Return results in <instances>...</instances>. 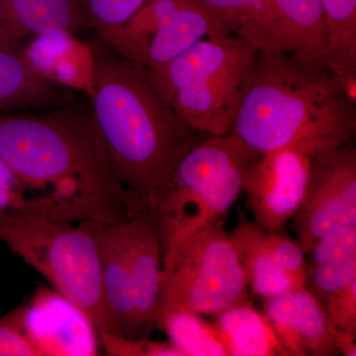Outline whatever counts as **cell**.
<instances>
[{
    "instance_id": "obj_6",
    "label": "cell",
    "mask_w": 356,
    "mask_h": 356,
    "mask_svg": "<svg viewBox=\"0 0 356 356\" xmlns=\"http://www.w3.org/2000/svg\"><path fill=\"white\" fill-rule=\"evenodd\" d=\"M259 156L233 133L208 135L184 156L151 215L161 236L163 261L187 238L222 221Z\"/></svg>"
},
{
    "instance_id": "obj_22",
    "label": "cell",
    "mask_w": 356,
    "mask_h": 356,
    "mask_svg": "<svg viewBox=\"0 0 356 356\" xmlns=\"http://www.w3.org/2000/svg\"><path fill=\"white\" fill-rule=\"evenodd\" d=\"M158 327L165 332L170 343L184 356H228L214 325L208 324L197 314L166 312L159 317Z\"/></svg>"
},
{
    "instance_id": "obj_8",
    "label": "cell",
    "mask_w": 356,
    "mask_h": 356,
    "mask_svg": "<svg viewBox=\"0 0 356 356\" xmlns=\"http://www.w3.org/2000/svg\"><path fill=\"white\" fill-rule=\"evenodd\" d=\"M232 33L199 0H147L103 44L140 69L153 72L207 37Z\"/></svg>"
},
{
    "instance_id": "obj_15",
    "label": "cell",
    "mask_w": 356,
    "mask_h": 356,
    "mask_svg": "<svg viewBox=\"0 0 356 356\" xmlns=\"http://www.w3.org/2000/svg\"><path fill=\"white\" fill-rule=\"evenodd\" d=\"M86 24L83 0H0V42L24 47L28 40L63 34L76 38Z\"/></svg>"
},
{
    "instance_id": "obj_24",
    "label": "cell",
    "mask_w": 356,
    "mask_h": 356,
    "mask_svg": "<svg viewBox=\"0 0 356 356\" xmlns=\"http://www.w3.org/2000/svg\"><path fill=\"white\" fill-rule=\"evenodd\" d=\"M147 0H83L86 24L103 39L138 13Z\"/></svg>"
},
{
    "instance_id": "obj_16",
    "label": "cell",
    "mask_w": 356,
    "mask_h": 356,
    "mask_svg": "<svg viewBox=\"0 0 356 356\" xmlns=\"http://www.w3.org/2000/svg\"><path fill=\"white\" fill-rule=\"evenodd\" d=\"M77 102L74 90L37 72L23 47L0 42V112H39Z\"/></svg>"
},
{
    "instance_id": "obj_9",
    "label": "cell",
    "mask_w": 356,
    "mask_h": 356,
    "mask_svg": "<svg viewBox=\"0 0 356 356\" xmlns=\"http://www.w3.org/2000/svg\"><path fill=\"white\" fill-rule=\"evenodd\" d=\"M309 156L305 196L292 219L305 254L325 232L356 226V149L353 143Z\"/></svg>"
},
{
    "instance_id": "obj_12",
    "label": "cell",
    "mask_w": 356,
    "mask_h": 356,
    "mask_svg": "<svg viewBox=\"0 0 356 356\" xmlns=\"http://www.w3.org/2000/svg\"><path fill=\"white\" fill-rule=\"evenodd\" d=\"M23 330L40 356L99 355V337L81 309L48 288H39L19 307Z\"/></svg>"
},
{
    "instance_id": "obj_18",
    "label": "cell",
    "mask_w": 356,
    "mask_h": 356,
    "mask_svg": "<svg viewBox=\"0 0 356 356\" xmlns=\"http://www.w3.org/2000/svg\"><path fill=\"white\" fill-rule=\"evenodd\" d=\"M281 51L329 67V31L321 0H269Z\"/></svg>"
},
{
    "instance_id": "obj_13",
    "label": "cell",
    "mask_w": 356,
    "mask_h": 356,
    "mask_svg": "<svg viewBox=\"0 0 356 356\" xmlns=\"http://www.w3.org/2000/svg\"><path fill=\"white\" fill-rule=\"evenodd\" d=\"M264 314L288 356L339 355L325 306L307 288L264 299Z\"/></svg>"
},
{
    "instance_id": "obj_5",
    "label": "cell",
    "mask_w": 356,
    "mask_h": 356,
    "mask_svg": "<svg viewBox=\"0 0 356 356\" xmlns=\"http://www.w3.org/2000/svg\"><path fill=\"white\" fill-rule=\"evenodd\" d=\"M0 241L81 309L98 337L121 336L103 296L95 222L0 212Z\"/></svg>"
},
{
    "instance_id": "obj_20",
    "label": "cell",
    "mask_w": 356,
    "mask_h": 356,
    "mask_svg": "<svg viewBox=\"0 0 356 356\" xmlns=\"http://www.w3.org/2000/svg\"><path fill=\"white\" fill-rule=\"evenodd\" d=\"M217 14L233 34L259 49L281 51L280 31L269 0H199Z\"/></svg>"
},
{
    "instance_id": "obj_4",
    "label": "cell",
    "mask_w": 356,
    "mask_h": 356,
    "mask_svg": "<svg viewBox=\"0 0 356 356\" xmlns=\"http://www.w3.org/2000/svg\"><path fill=\"white\" fill-rule=\"evenodd\" d=\"M257 48L233 33L207 37L172 62L144 70L156 91L192 128L206 135L231 132Z\"/></svg>"
},
{
    "instance_id": "obj_23",
    "label": "cell",
    "mask_w": 356,
    "mask_h": 356,
    "mask_svg": "<svg viewBox=\"0 0 356 356\" xmlns=\"http://www.w3.org/2000/svg\"><path fill=\"white\" fill-rule=\"evenodd\" d=\"M356 280V254L307 267V289L323 303Z\"/></svg>"
},
{
    "instance_id": "obj_25",
    "label": "cell",
    "mask_w": 356,
    "mask_h": 356,
    "mask_svg": "<svg viewBox=\"0 0 356 356\" xmlns=\"http://www.w3.org/2000/svg\"><path fill=\"white\" fill-rule=\"evenodd\" d=\"M307 254L310 257L308 266L356 254V226L337 227L325 232L315 241Z\"/></svg>"
},
{
    "instance_id": "obj_1",
    "label": "cell",
    "mask_w": 356,
    "mask_h": 356,
    "mask_svg": "<svg viewBox=\"0 0 356 356\" xmlns=\"http://www.w3.org/2000/svg\"><path fill=\"white\" fill-rule=\"evenodd\" d=\"M0 161L19 186L11 212L72 222L135 217L90 104L0 112Z\"/></svg>"
},
{
    "instance_id": "obj_7",
    "label": "cell",
    "mask_w": 356,
    "mask_h": 356,
    "mask_svg": "<svg viewBox=\"0 0 356 356\" xmlns=\"http://www.w3.org/2000/svg\"><path fill=\"white\" fill-rule=\"evenodd\" d=\"M248 293L231 236L218 222L180 243L163 261L159 317L170 311L218 315L247 301Z\"/></svg>"
},
{
    "instance_id": "obj_11",
    "label": "cell",
    "mask_w": 356,
    "mask_h": 356,
    "mask_svg": "<svg viewBox=\"0 0 356 356\" xmlns=\"http://www.w3.org/2000/svg\"><path fill=\"white\" fill-rule=\"evenodd\" d=\"M229 236L245 271L248 289L254 295L267 299L306 289L308 264L298 242L245 220Z\"/></svg>"
},
{
    "instance_id": "obj_28",
    "label": "cell",
    "mask_w": 356,
    "mask_h": 356,
    "mask_svg": "<svg viewBox=\"0 0 356 356\" xmlns=\"http://www.w3.org/2000/svg\"><path fill=\"white\" fill-rule=\"evenodd\" d=\"M334 341L339 355H356V332L334 331Z\"/></svg>"
},
{
    "instance_id": "obj_2",
    "label": "cell",
    "mask_w": 356,
    "mask_h": 356,
    "mask_svg": "<svg viewBox=\"0 0 356 356\" xmlns=\"http://www.w3.org/2000/svg\"><path fill=\"white\" fill-rule=\"evenodd\" d=\"M89 46L96 126L135 216L152 215L182 159L208 135L178 115L144 70L100 41Z\"/></svg>"
},
{
    "instance_id": "obj_21",
    "label": "cell",
    "mask_w": 356,
    "mask_h": 356,
    "mask_svg": "<svg viewBox=\"0 0 356 356\" xmlns=\"http://www.w3.org/2000/svg\"><path fill=\"white\" fill-rule=\"evenodd\" d=\"M329 31V67L339 83L356 81V0H321Z\"/></svg>"
},
{
    "instance_id": "obj_3",
    "label": "cell",
    "mask_w": 356,
    "mask_h": 356,
    "mask_svg": "<svg viewBox=\"0 0 356 356\" xmlns=\"http://www.w3.org/2000/svg\"><path fill=\"white\" fill-rule=\"evenodd\" d=\"M356 105L327 67L259 49L231 132L259 154H310L353 143Z\"/></svg>"
},
{
    "instance_id": "obj_19",
    "label": "cell",
    "mask_w": 356,
    "mask_h": 356,
    "mask_svg": "<svg viewBox=\"0 0 356 356\" xmlns=\"http://www.w3.org/2000/svg\"><path fill=\"white\" fill-rule=\"evenodd\" d=\"M214 318L213 325L228 356H288L264 314L248 300Z\"/></svg>"
},
{
    "instance_id": "obj_17",
    "label": "cell",
    "mask_w": 356,
    "mask_h": 356,
    "mask_svg": "<svg viewBox=\"0 0 356 356\" xmlns=\"http://www.w3.org/2000/svg\"><path fill=\"white\" fill-rule=\"evenodd\" d=\"M126 221L95 222L99 245L103 296L122 337L139 339Z\"/></svg>"
},
{
    "instance_id": "obj_27",
    "label": "cell",
    "mask_w": 356,
    "mask_h": 356,
    "mask_svg": "<svg viewBox=\"0 0 356 356\" xmlns=\"http://www.w3.org/2000/svg\"><path fill=\"white\" fill-rule=\"evenodd\" d=\"M325 304L334 330L356 332V280Z\"/></svg>"
},
{
    "instance_id": "obj_10",
    "label": "cell",
    "mask_w": 356,
    "mask_h": 356,
    "mask_svg": "<svg viewBox=\"0 0 356 356\" xmlns=\"http://www.w3.org/2000/svg\"><path fill=\"white\" fill-rule=\"evenodd\" d=\"M310 156L295 149L261 154L248 168L243 192L254 222L282 234L305 196Z\"/></svg>"
},
{
    "instance_id": "obj_14",
    "label": "cell",
    "mask_w": 356,
    "mask_h": 356,
    "mask_svg": "<svg viewBox=\"0 0 356 356\" xmlns=\"http://www.w3.org/2000/svg\"><path fill=\"white\" fill-rule=\"evenodd\" d=\"M126 233L135 299L136 327L139 339L158 327L163 283V247L151 215L126 222Z\"/></svg>"
},
{
    "instance_id": "obj_26",
    "label": "cell",
    "mask_w": 356,
    "mask_h": 356,
    "mask_svg": "<svg viewBox=\"0 0 356 356\" xmlns=\"http://www.w3.org/2000/svg\"><path fill=\"white\" fill-rule=\"evenodd\" d=\"M0 356H40L23 330L19 308L0 318Z\"/></svg>"
}]
</instances>
